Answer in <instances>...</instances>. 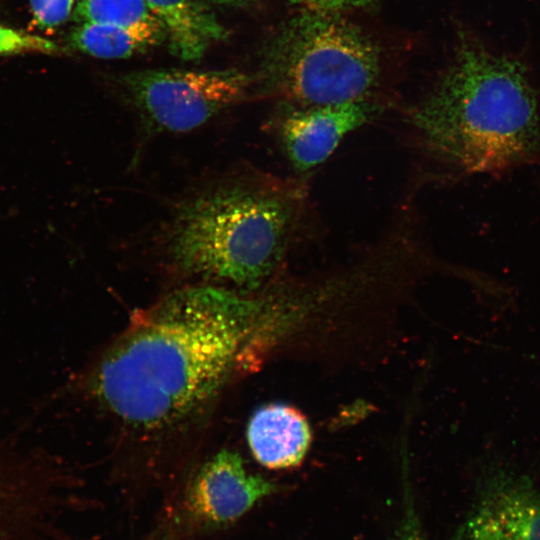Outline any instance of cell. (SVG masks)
<instances>
[{
	"label": "cell",
	"mask_w": 540,
	"mask_h": 540,
	"mask_svg": "<svg viewBox=\"0 0 540 540\" xmlns=\"http://www.w3.org/2000/svg\"><path fill=\"white\" fill-rule=\"evenodd\" d=\"M380 71L378 47L358 26L340 13L300 10L265 45L255 82L279 101L333 105L373 100Z\"/></svg>",
	"instance_id": "4"
},
{
	"label": "cell",
	"mask_w": 540,
	"mask_h": 540,
	"mask_svg": "<svg viewBox=\"0 0 540 540\" xmlns=\"http://www.w3.org/2000/svg\"><path fill=\"white\" fill-rule=\"evenodd\" d=\"M74 0H30L37 24L44 28L56 27L67 20Z\"/></svg>",
	"instance_id": "14"
},
{
	"label": "cell",
	"mask_w": 540,
	"mask_h": 540,
	"mask_svg": "<svg viewBox=\"0 0 540 540\" xmlns=\"http://www.w3.org/2000/svg\"><path fill=\"white\" fill-rule=\"evenodd\" d=\"M405 505L395 540H427L415 511L412 498L405 494Z\"/></svg>",
	"instance_id": "16"
},
{
	"label": "cell",
	"mask_w": 540,
	"mask_h": 540,
	"mask_svg": "<svg viewBox=\"0 0 540 540\" xmlns=\"http://www.w3.org/2000/svg\"><path fill=\"white\" fill-rule=\"evenodd\" d=\"M306 181L241 167L185 194L157 235L164 268L193 283L251 293L283 267L308 219Z\"/></svg>",
	"instance_id": "2"
},
{
	"label": "cell",
	"mask_w": 540,
	"mask_h": 540,
	"mask_svg": "<svg viewBox=\"0 0 540 540\" xmlns=\"http://www.w3.org/2000/svg\"><path fill=\"white\" fill-rule=\"evenodd\" d=\"M300 10H311L329 13L369 8L378 0H289Z\"/></svg>",
	"instance_id": "15"
},
{
	"label": "cell",
	"mask_w": 540,
	"mask_h": 540,
	"mask_svg": "<svg viewBox=\"0 0 540 540\" xmlns=\"http://www.w3.org/2000/svg\"><path fill=\"white\" fill-rule=\"evenodd\" d=\"M74 18L81 23L164 30L146 0H80Z\"/></svg>",
	"instance_id": "12"
},
{
	"label": "cell",
	"mask_w": 540,
	"mask_h": 540,
	"mask_svg": "<svg viewBox=\"0 0 540 540\" xmlns=\"http://www.w3.org/2000/svg\"><path fill=\"white\" fill-rule=\"evenodd\" d=\"M161 22L171 52L187 61L201 58L228 32L206 0H146Z\"/></svg>",
	"instance_id": "10"
},
{
	"label": "cell",
	"mask_w": 540,
	"mask_h": 540,
	"mask_svg": "<svg viewBox=\"0 0 540 540\" xmlns=\"http://www.w3.org/2000/svg\"><path fill=\"white\" fill-rule=\"evenodd\" d=\"M166 39L163 29L81 23L70 36L77 50L97 58L121 59L145 52Z\"/></svg>",
	"instance_id": "11"
},
{
	"label": "cell",
	"mask_w": 540,
	"mask_h": 540,
	"mask_svg": "<svg viewBox=\"0 0 540 540\" xmlns=\"http://www.w3.org/2000/svg\"><path fill=\"white\" fill-rule=\"evenodd\" d=\"M246 437L252 455L261 465L286 469L304 459L311 442V429L298 409L273 403L253 413Z\"/></svg>",
	"instance_id": "9"
},
{
	"label": "cell",
	"mask_w": 540,
	"mask_h": 540,
	"mask_svg": "<svg viewBox=\"0 0 540 540\" xmlns=\"http://www.w3.org/2000/svg\"><path fill=\"white\" fill-rule=\"evenodd\" d=\"M278 104L269 127L298 176L325 162L345 136L382 111L374 100L333 105Z\"/></svg>",
	"instance_id": "6"
},
{
	"label": "cell",
	"mask_w": 540,
	"mask_h": 540,
	"mask_svg": "<svg viewBox=\"0 0 540 540\" xmlns=\"http://www.w3.org/2000/svg\"><path fill=\"white\" fill-rule=\"evenodd\" d=\"M212 1L218 4L222 5H229V6H243L245 5L249 0H208Z\"/></svg>",
	"instance_id": "17"
},
{
	"label": "cell",
	"mask_w": 540,
	"mask_h": 540,
	"mask_svg": "<svg viewBox=\"0 0 540 540\" xmlns=\"http://www.w3.org/2000/svg\"><path fill=\"white\" fill-rule=\"evenodd\" d=\"M59 47L52 41L0 25V55L22 52L55 53Z\"/></svg>",
	"instance_id": "13"
},
{
	"label": "cell",
	"mask_w": 540,
	"mask_h": 540,
	"mask_svg": "<svg viewBox=\"0 0 540 540\" xmlns=\"http://www.w3.org/2000/svg\"><path fill=\"white\" fill-rule=\"evenodd\" d=\"M405 122L426 177L499 174L540 160V102L525 64L467 28Z\"/></svg>",
	"instance_id": "3"
},
{
	"label": "cell",
	"mask_w": 540,
	"mask_h": 540,
	"mask_svg": "<svg viewBox=\"0 0 540 540\" xmlns=\"http://www.w3.org/2000/svg\"><path fill=\"white\" fill-rule=\"evenodd\" d=\"M266 478L248 473L240 455L221 450L197 471L187 492L188 510L208 524L232 522L274 493Z\"/></svg>",
	"instance_id": "8"
},
{
	"label": "cell",
	"mask_w": 540,
	"mask_h": 540,
	"mask_svg": "<svg viewBox=\"0 0 540 540\" xmlns=\"http://www.w3.org/2000/svg\"><path fill=\"white\" fill-rule=\"evenodd\" d=\"M453 540H540V489L526 475L489 469Z\"/></svg>",
	"instance_id": "7"
},
{
	"label": "cell",
	"mask_w": 540,
	"mask_h": 540,
	"mask_svg": "<svg viewBox=\"0 0 540 540\" xmlns=\"http://www.w3.org/2000/svg\"><path fill=\"white\" fill-rule=\"evenodd\" d=\"M279 293L190 283L133 314L79 389L122 439L169 448L205 424L230 382L260 355Z\"/></svg>",
	"instance_id": "1"
},
{
	"label": "cell",
	"mask_w": 540,
	"mask_h": 540,
	"mask_svg": "<svg viewBox=\"0 0 540 540\" xmlns=\"http://www.w3.org/2000/svg\"><path fill=\"white\" fill-rule=\"evenodd\" d=\"M254 83L237 69H153L120 79L148 135L194 130L244 100Z\"/></svg>",
	"instance_id": "5"
}]
</instances>
